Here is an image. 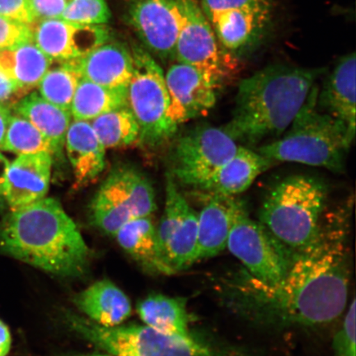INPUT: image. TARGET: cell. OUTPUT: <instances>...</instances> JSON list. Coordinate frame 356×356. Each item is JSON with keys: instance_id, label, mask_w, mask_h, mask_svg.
<instances>
[{"instance_id": "f1b7e54d", "label": "cell", "mask_w": 356, "mask_h": 356, "mask_svg": "<svg viewBox=\"0 0 356 356\" xmlns=\"http://www.w3.org/2000/svg\"><path fill=\"white\" fill-rule=\"evenodd\" d=\"M81 79L79 59L51 60L50 67L38 84V92L43 99L70 111L75 91Z\"/></svg>"}, {"instance_id": "603a6c76", "label": "cell", "mask_w": 356, "mask_h": 356, "mask_svg": "<svg viewBox=\"0 0 356 356\" xmlns=\"http://www.w3.org/2000/svg\"><path fill=\"white\" fill-rule=\"evenodd\" d=\"M16 115L28 120L47 138L55 154L60 153L71 123L70 111L43 99L38 92H29L13 106Z\"/></svg>"}, {"instance_id": "1f68e13d", "label": "cell", "mask_w": 356, "mask_h": 356, "mask_svg": "<svg viewBox=\"0 0 356 356\" xmlns=\"http://www.w3.org/2000/svg\"><path fill=\"white\" fill-rule=\"evenodd\" d=\"M1 150L17 155L55 154L47 138L28 120L16 114L11 115Z\"/></svg>"}, {"instance_id": "4dcf8cb0", "label": "cell", "mask_w": 356, "mask_h": 356, "mask_svg": "<svg viewBox=\"0 0 356 356\" xmlns=\"http://www.w3.org/2000/svg\"><path fill=\"white\" fill-rule=\"evenodd\" d=\"M110 177L130 202L136 218L152 215L156 210L154 191L142 173L123 168L111 172Z\"/></svg>"}, {"instance_id": "6da1fadb", "label": "cell", "mask_w": 356, "mask_h": 356, "mask_svg": "<svg viewBox=\"0 0 356 356\" xmlns=\"http://www.w3.org/2000/svg\"><path fill=\"white\" fill-rule=\"evenodd\" d=\"M350 200L324 213L317 237L296 251L287 273L274 284L244 268L216 280L221 304L257 327H315L340 317L348 302L351 273Z\"/></svg>"}, {"instance_id": "484cf974", "label": "cell", "mask_w": 356, "mask_h": 356, "mask_svg": "<svg viewBox=\"0 0 356 356\" xmlns=\"http://www.w3.org/2000/svg\"><path fill=\"white\" fill-rule=\"evenodd\" d=\"M51 63L33 40L0 51V67L28 93L38 88Z\"/></svg>"}, {"instance_id": "ffe728a7", "label": "cell", "mask_w": 356, "mask_h": 356, "mask_svg": "<svg viewBox=\"0 0 356 356\" xmlns=\"http://www.w3.org/2000/svg\"><path fill=\"white\" fill-rule=\"evenodd\" d=\"M75 307L87 318L104 327H115L130 318L129 298L109 280H99L73 298Z\"/></svg>"}, {"instance_id": "b9f144b4", "label": "cell", "mask_w": 356, "mask_h": 356, "mask_svg": "<svg viewBox=\"0 0 356 356\" xmlns=\"http://www.w3.org/2000/svg\"><path fill=\"white\" fill-rule=\"evenodd\" d=\"M11 115L12 114L10 108L0 105V149H1L4 137H6Z\"/></svg>"}, {"instance_id": "52a82bcc", "label": "cell", "mask_w": 356, "mask_h": 356, "mask_svg": "<svg viewBox=\"0 0 356 356\" xmlns=\"http://www.w3.org/2000/svg\"><path fill=\"white\" fill-rule=\"evenodd\" d=\"M132 76L127 88V106L140 130V139L152 145L175 135L169 122V96L161 67L144 48L134 46Z\"/></svg>"}, {"instance_id": "7402d4cb", "label": "cell", "mask_w": 356, "mask_h": 356, "mask_svg": "<svg viewBox=\"0 0 356 356\" xmlns=\"http://www.w3.org/2000/svg\"><path fill=\"white\" fill-rule=\"evenodd\" d=\"M120 246L151 274L172 275L160 251L157 229L150 216L136 218L114 235Z\"/></svg>"}, {"instance_id": "d6986e66", "label": "cell", "mask_w": 356, "mask_h": 356, "mask_svg": "<svg viewBox=\"0 0 356 356\" xmlns=\"http://www.w3.org/2000/svg\"><path fill=\"white\" fill-rule=\"evenodd\" d=\"M82 78L110 88L127 89L133 73L131 51L118 42H106L79 59Z\"/></svg>"}, {"instance_id": "8fae6325", "label": "cell", "mask_w": 356, "mask_h": 356, "mask_svg": "<svg viewBox=\"0 0 356 356\" xmlns=\"http://www.w3.org/2000/svg\"><path fill=\"white\" fill-rule=\"evenodd\" d=\"M198 216L168 173L166 202L157 229L160 251L175 274L193 266L197 244Z\"/></svg>"}, {"instance_id": "4fadbf2b", "label": "cell", "mask_w": 356, "mask_h": 356, "mask_svg": "<svg viewBox=\"0 0 356 356\" xmlns=\"http://www.w3.org/2000/svg\"><path fill=\"white\" fill-rule=\"evenodd\" d=\"M129 20L147 50L163 60L175 57L181 22L175 0H134Z\"/></svg>"}, {"instance_id": "836d02e7", "label": "cell", "mask_w": 356, "mask_h": 356, "mask_svg": "<svg viewBox=\"0 0 356 356\" xmlns=\"http://www.w3.org/2000/svg\"><path fill=\"white\" fill-rule=\"evenodd\" d=\"M355 299L353 298L343 324L334 337V356H355Z\"/></svg>"}, {"instance_id": "44dd1931", "label": "cell", "mask_w": 356, "mask_h": 356, "mask_svg": "<svg viewBox=\"0 0 356 356\" xmlns=\"http://www.w3.org/2000/svg\"><path fill=\"white\" fill-rule=\"evenodd\" d=\"M67 155L78 184L96 179L105 168V151L90 122L74 120L65 136Z\"/></svg>"}, {"instance_id": "5b68a950", "label": "cell", "mask_w": 356, "mask_h": 356, "mask_svg": "<svg viewBox=\"0 0 356 356\" xmlns=\"http://www.w3.org/2000/svg\"><path fill=\"white\" fill-rule=\"evenodd\" d=\"M315 86L299 113L282 137L257 149L275 162H289L344 172L346 154L354 140L345 124L318 106Z\"/></svg>"}, {"instance_id": "30bf717a", "label": "cell", "mask_w": 356, "mask_h": 356, "mask_svg": "<svg viewBox=\"0 0 356 356\" xmlns=\"http://www.w3.org/2000/svg\"><path fill=\"white\" fill-rule=\"evenodd\" d=\"M181 15L175 49L179 63L194 67L218 89L228 78L229 65L210 21L195 0H175Z\"/></svg>"}, {"instance_id": "f546056e", "label": "cell", "mask_w": 356, "mask_h": 356, "mask_svg": "<svg viewBox=\"0 0 356 356\" xmlns=\"http://www.w3.org/2000/svg\"><path fill=\"white\" fill-rule=\"evenodd\" d=\"M90 123L106 149L122 148L140 139L139 124L127 106L110 111Z\"/></svg>"}, {"instance_id": "9a60e30c", "label": "cell", "mask_w": 356, "mask_h": 356, "mask_svg": "<svg viewBox=\"0 0 356 356\" xmlns=\"http://www.w3.org/2000/svg\"><path fill=\"white\" fill-rule=\"evenodd\" d=\"M52 154L19 155L8 166L4 202L11 211L46 197L50 188Z\"/></svg>"}, {"instance_id": "d6a6232c", "label": "cell", "mask_w": 356, "mask_h": 356, "mask_svg": "<svg viewBox=\"0 0 356 356\" xmlns=\"http://www.w3.org/2000/svg\"><path fill=\"white\" fill-rule=\"evenodd\" d=\"M111 13L104 0H71L60 19L87 25H105Z\"/></svg>"}, {"instance_id": "8d00e7d4", "label": "cell", "mask_w": 356, "mask_h": 356, "mask_svg": "<svg viewBox=\"0 0 356 356\" xmlns=\"http://www.w3.org/2000/svg\"><path fill=\"white\" fill-rule=\"evenodd\" d=\"M0 16L29 26L38 21L29 0H0Z\"/></svg>"}, {"instance_id": "60d3db41", "label": "cell", "mask_w": 356, "mask_h": 356, "mask_svg": "<svg viewBox=\"0 0 356 356\" xmlns=\"http://www.w3.org/2000/svg\"><path fill=\"white\" fill-rule=\"evenodd\" d=\"M10 162L1 152H0V207L4 202V188H6V177Z\"/></svg>"}, {"instance_id": "4316f807", "label": "cell", "mask_w": 356, "mask_h": 356, "mask_svg": "<svg viewBox=\"0 0 356 356\" xmlns=\"http://www.w3.org/2000/svg\"><path fill=\"white\" fill-rule=\"evenodd\" d=\"M134 219L136 218L130 202L109 176L92 200V224L102 232L114 236Z\"/></svg>"}, {"instance_id": "e0dca14e", "label": "cell", "mask_w": 356, "mask_h": 356, "mask_svg": "<svg viewBox=\"0 0 356 356\" xmlns=\"http://www.w3.org/2000/svg\"><path fill=\"white\" fill-rule=\"evenodd\" d=\"M202 208L198 216L195 261L219 255L227 248L239 199L197 193Z\"/></svg>"}, {"instance_id": "f35d334b", "label": "cell", "mask_w": 356, "mask_h": 356, "mask_svg": "<svg viewBox=\"0 0 356 356\" xmlns=\"http://www.w3.org/2000/svg\"><path fill=\"white\" fill-rule=\"evenodd\" d=\"M38 20L60 19L71 0H29Z\"/></svg>"}, {"instance_id": "ba28073f", "label": "cell", "mask_w": 356, "mask_h": 356, "mask_svg": "<svg viewBox=\"0 0 356 356\" xmlns=\"http://www.w3.org/2000/svg\"><path fill=\"white\" fill-rule=\"evenodd\" d=\"M227 248L249 274L268 284L283 279L296 252L280 242L259 220H252L240 199Z\"/></svg>"}, {"instance_id": "5bb4252c", "label": "cell", "mask_w": 356, "mask_h": 356, "mask_svg": "<svg viewBox=\"0 0 356 356\" xmlns=\"http://www.w3.org/2000/svg\"><path fill=\"white\" fill-rule=\"evenodd\" d=\"M165 81L169 96L167 117L177 128L191 120L204 117L216 104L218 89L193 66L179 62L172 65Z\"/></svg>"}, {"instance_id": "3957f363", "label": "cell", "mask_w": 356, "mask_h": 356, "mask_svg": "<svg viewBox=\"0 0 356 356\" xmlns=\"http://www.w3.org/2000/svg\"><path fill=\"white\" fill-rule=\"evenodd\" d=\"M324 69L266 67L239 83L225 130L237 142L257 145L282 136L305 104Z\"/></svg>"}, {"instance_id": "277c9868", "label": "cell", "mask_w": 356, "mask_h": 356, "mask_svg": "<svg viewBox=\"0 0 356 356\" xmlns=\"http://www.w3.org/2000/svg\"><path fill=\"white\" fill-rule=\"evenodd\" d=\"M64 318L71 330L113 356H252L206 332L177 336L145 325L104 327L70 311Z\"/></svg>"}, {"instance_id": "83f0119b", "label": "cell", "mask_w": 356, "mask_h": 356, "mask_svg": "<svg viewBox=\"0 0 356 356\" xmlns=\"http://www.w3.org/2000/svg\"><path fill=\"white\" fill-rule=\"evenodd\" d=\"M123 106H127V89L106 88L82 78L75 91L70 113L74 120L91 122Z\"/></svg>"}, {"instance_id": "8992f818", "label": "cell", "mask_w": 356, "mask_h": 356, "mask_svg": "<svg viewBox=\"0 0 356 356\" xmlns=\"http://www.w3.org/2000/svg\"><path fill=\"white\" fill-rule=\"evenodd\" d=\"M327 197V184L317 177H284L265 195L259 221L292 250H301L317 237Z\"/></svg>"}, {"instance_id": "e575fe53", "label": "cell", "mask_w": 356, "mask_h": 356, "mask_svg": "<svg viewBox=\"0 0 356 356\" xmlns=\"http://www.w3.org/2000/svg\"><path fill=\"white\" fill-rule=\"evenodd\" d=\"M33 41L32 26L0 16V51Z\"/></svg>"}, {"instance_id": "ab89813d", "label": "cell", "mask_w": 356, "mask_h": 356, "mask_svg": "<svg viewBox=\"0 0 356 356\" xmlns=\"http://www.w3.org/2000/svg\"><path fill=\"white\" fill-rule=\"evenodd\" d=\"M12 336L10 328L0 319V356H7L11 350Z\"/></svg>"}, {"instance_id": "9c48e42d", "label": "cell", "mask_w": 356, "mask_h": 356, "mask_svg": "<svg viewBox=\"0 0 356 356\" xmlns=\"http://www.w3.org/2000/svg\"><path fill=\"white\" fill-rule=\"evenodd\" d=\"M238 147L224 127L199 124L178 138L173 145L170 175L181 184L197 189L233 157Z\"/></svg>"}, {"instance_id": "74e56055", "label": "cell", "mask_w": 356, "mask_h": 356, "mask_svg": "<svg viewBox=\"0 0 356 356\" xmlns=\"http://www.w3.org/2000/svg\"><path fill=\"white\" fill-rule=\"evenodd\" d=\"M29 95L0 67V105L10 108Z\"/></svg>"}, {"instance_id": "ac0fdd59", "label": "cell", "mask_w": 356, "mask_h": 356, "mask_svg": "<svg viewBox=\"0 0 356 356\" xmlns=\"http://www.w3.org/2000/svg\"><path fill=\"white\" fill-rule=\"evenodd\" d=\"M355 53L338 61L321 91L318 106L324 113L343 123L353 140L355 137Z\"/></svg>"}, {"instance_id": "7bdbcfd3", "label": "cell", "mask_w": 356, "mask_h": 356, "mask_svg": "<svg viewBox=\"0 0 356 356\" xmlns=\"http://www.w3.org/2000/svg\"><path fill=\"white\" fill-rule=\"evenodd\" d=\"M65 356H113L110 354L106 355V354H79V355H65Z\"/></svg>"}, {"instance_id": "cb8c5ba5", "label": "cell", "mask_w": 356, "mask_h": 356, "mask_svg": "<svg viewBox=\"0 0 356 356\" xmlns=\"http://www.w3.org/2000/svg\"><path fill=\"white\" fill-rule=\"evenodd\" d=\"M138 314L147 327L170 335L186 336L193 317L185 298L154 293L138 302Z\"/></svg>"}, {"instance_id": "7c38bea8", "label": "cell", "mask_w": 356, "mask_h": 356, "mask_svg": "<svg viewBox=\"0 0 356 356\" xmlns=\"http://www.w3.org/2000/svg\"><path fill=\"white\" fill-rule=\"evenodd\" d=\"M33 40L51 60H78L109 42L105 25H87L61 19H40L32 26Z\"/></svg>"}, {"instance_id": "2e32d148", "label": "cell", "mask_w": 356, "mask_h": 356, "mask_svg": "<svg viewBox=\"0 0 356 356\" xmlns=\"http://www.w3.org/2000/svg\"><path fill=\"white\" fill-rule=\"evenodd\" d=\"M274 163L257 151L239 146L232 158L195 190L197 193L237 197Z\"/></svg>"}, {"instance_id": "d590c367", "label": "cell", "mask_w": 356, "mask_h": 356, "mask_svg": "<svg viewBox=\"0 0 356 356\" xmlns=\"http://www.w3.org/2000/svg\"><path fill=\"white\" fill-rule=\"evenodd\" d=\"M268 0H202V10L208 19L219 13L239 8H269Z\"/></svg>"}, {"instance_id": "d4e9b609", "label": "cell", "mask_w": 356, "mask_h": 356, "mask_svg": "<svg viewBox=\"0 0 356 356\" xmlns=\"http://www.w3.org/2000/svg\"><path fill=\"white\" fill-rule=\"evenodd\" d=\"M268 13L269 8H239L220 13L209 21L222 46L234 52L251 42Z\"/></svg>"}, {"instance_id": "7a4b0ae2", "label": "cell", "mask_w": 356, "mask_h": 356, "mask_svg": "<svg viewBox=\"0 0 356 356\" xmlns=\"http://www.w3.org/2000/svg\"><path fill=\"white\" fill-rule=\"evenodd\" d=\"M0 251L44 273L81 277L92 251L74 221L54 198L11 211L0 225Z\"/></svg>"}]
</instances>
